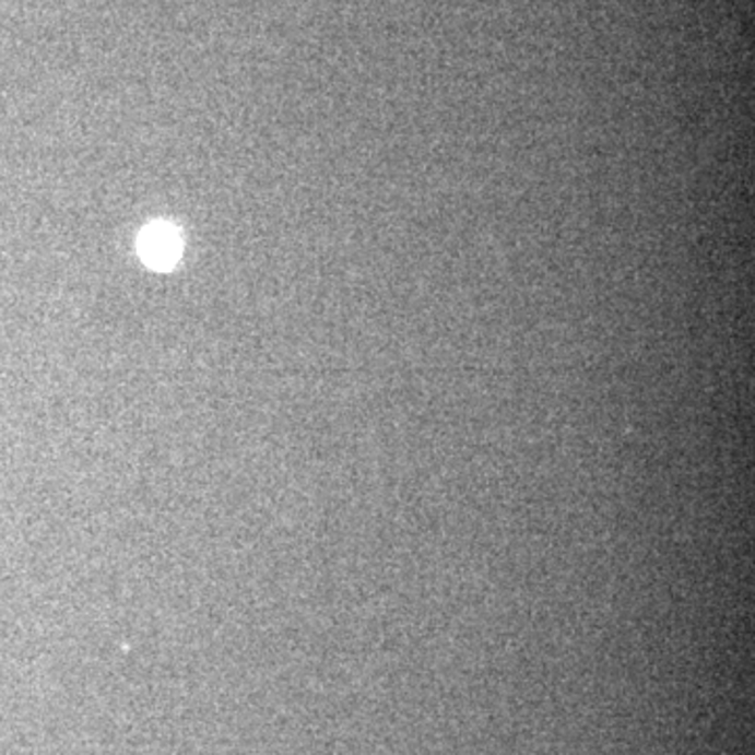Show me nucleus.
Returning <instances> with one entry per match:
<instances>
[{
    "instance_id": "nucleus-1",
    "label": "nucleus",
    "mask_w": 755,
    "mask_h": 755,
    "mask_svg": "<svg viewBox=\"0 0 755 755\" xmlns=\"http://www.w3.org/2000/svg\"><path fill=\"white\" fill-rule=\"evenodd\" d=\"M139 250H141L143 261L150 267L168 269L181 255V239L170 225L157 223L143 232L139 239Z\"/></svg>"
}]
</instances>
